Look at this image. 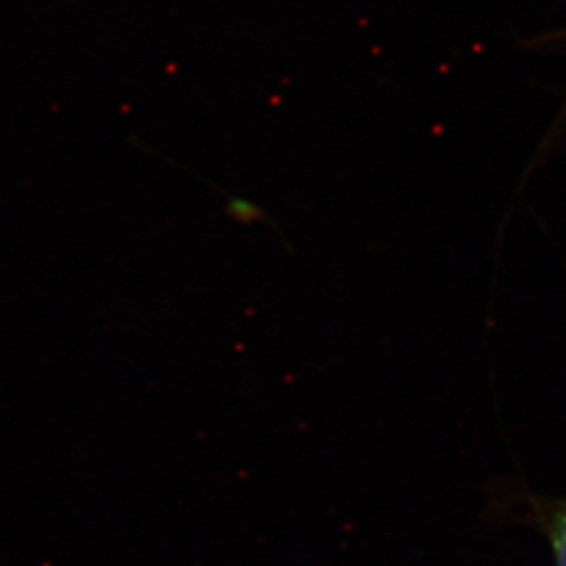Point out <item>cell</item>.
Returning <instances> with one entry per match:
<instances>
[{"instance_id":"2","label":"cell","mask_w":566,"mask_h":566,"mask_svg":"<svg viewBox=\"0 0 566 566\" xmlns=\"http://www.w3.org/2000/svg\"><path fill=\"white\" fill-rule=\"evenodd\" d=\"M552 541H554V548H556L557 563H559V566H566V504L554 517Z\"/></svg>"},{"instance_id":"1","label":"cell","mask_w":566,"mask_h":566,"mask_svg":"<svg viewBox=\"0 0 566 566\" xmlns=\"http://www.w3.org/2000/svg\"><path fill=\"white\" fill-rule=\"evenodd\" d=\"M227 213L238 223H258V221L268 219V213L263 212L262 208L256 207L254 202L240 199V197H229Z\"/></svg>"}]
</instances>
